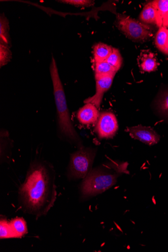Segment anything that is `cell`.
Returning a JSON list of instances; mask_svg holds the SVG:
<instances>
[{
	"label": "cell",
	"instance_id": "1",
	"mask_svg": "<svg viewBox=\"0 0 168 252\" xmlns=\"http://www.w3.org/2000/svg\"><path fill=\"white\" fill-rule=\"evenodd\" d=\"M55 175L52 167L41 162L33 163L19 190L20 208L36 218L46 216L57 199Z\"/></svg>",
	"mask_w": 168,
	"mask_h": 252
},
{
	"label": "cell",
	"instance_id": "2",
	"mask_svg": "<svg viewBox=\"0 0 168 252\" xmlns=\"http://www.w3.org/2000/svg\"><path fill=\"white\" fill-rule=\"evenodd\" d=\"M128 163L112 162L105 167L92 170L84 179L80 188L84 198L101 194L114 186L118 177L128 173Z\"/></svg>",
	"mask_w": 168,
	"mask_h": 252
},
{
	"label": "cell",
	"instance_id": "3",
	"mask_svg": "<svg viewBox=\"0 0 168 252\" xmlns=\"http://www.w3.org/2000/svg\"><path fill=\"white\" fill-rule=\"evenodd\" d=\"M50 73L53 81L54 94L57 109L58 123L62 134L71 142L81 148L82 142L78 133L72 124L67 106L63 86L60 78L56 60L52 57Z\"/></svg>",
	"mask_w": 168,
	"mask_h": 252
},
{
	"label": "cell",
	"instance_id": "4",
	"mask_svg": "<svg viewBox=\"0 0 168 252\" xmlns=\"http://www.w3.org/2000/svg\"><path fill=\"white\" fill-rule=\"evenodd\" d=\"M97 150L83 146L71 154L67 176L69 179H84L92 170Z\"/></svg>",
	"mask_w": 168,
	"mask_h": 252
},
{
	"label": "cell",
	"instance_id": "5",
	"mask_svg": "<svg viewBox=\"0 0 168 252\" xmlns=\"http://www.w3.org/2000/svg\"><path fill=\"white\" fill-rule=\"evenodd\" d=\"M117 26L129 38L136 41H145L153 36L147 25L124 15L118 16Z\"/></svg>",
	"mask_w": 168,
	"mask_h": 252
},
{
	"label": "cell",
	"instance_id": "6",
	"mask_svg": "<svg viewBox=\"0 0 168 252\" xmlns=\"http://www.w3.org/2000/svg\"><path fill=\"white\" fill-rule=\"evenodd\" d=\"M118 129L116 116L111 112L105 111L100 113L95 131L101 139L112 138Z\"/></svg>",
	"mask_w": 168,
	"mask_h": 252
},
{
	"label": "cell",
	"instance_id": "7",
	"mask_svg": "<svg viewBox=\"0 0 168 252\" xmlns=\"http://www.w3.org/2000/svg\"><path fill=\"white\" fill-rule=\"evenodd\" d=\"M128 132L133 139L149 146H153L159 143L160 136L153 128L150 127L138 126L128 127Z\"/></svg>",
	"mask_w": 168,
	"mask_h": 252
},
{
	"label": "cell",
	"instance_id": "8",
	"mask_svg": "<svg viewBox=\"0 0 168 252\" xmlns=\"http://www.w3.org/2000/svg\"><path fill=\"white\" fill-rule=\"evenodd\" d=\"M115 75V74H113L95 79L97 81L96 82V93L94 96L86 99L84 102L86 104L92 103L97 108H100L103 96L111 87Z\"/></svg>",
	"mask_w": 168,
	"mask_h": 252
},
{
	"label": "cell",
	"instance_id": "9",
	"mask_svg": "<svg viewBox=\"0 0 168 252\" xmlns=\"http://www.w3.org/2000/svg\"><path fill=\"white\" fill-rule=\"evenodd\" d=\"M100 113L97 106L92 103H87L77 113V119L82 125H90L97 124Z\"/></svg>",
	"mask_w": 168,
	"mask_h": 252
},
{
	"label": "cell",
	"instance_id": "10",
	"mask_svg": "<svg viewBox=\"0 0 168 252\" xmlns=\"http://www.w3.org/2000/svg\"><path fill=\"white\" fill-rule=\"evenodd\" d=\"M157 11V24L159 28L168 29V0L153 1Z\"/></svg>",
	"mask_w": 168,
	"mask_h": 252
},
{
	"label": "cell",
	"instance_id": "11",
	"mask_svg": "<svg viewBox=\"0 0 168 252\" xmlns=\"http://www.w3.org/2000/svg\"><path fill=\"white\" fill-rule=\"evenodd\" d=\"M155 105L160 116L168 121V89L162 91L158 94Z\"/></svg>",
	"mask_w": 168,
	"mask_h": 252
},
{
	"label": "cell",
	"instance_id": "12",
	"mask_svg": "<svg viewBox=\"0 0 168 252\" xmlns=\"http://www.w3.org/2000/svg\"><path fill=\"white\" fill-rule=\"evenodd\" d=\"M139 20L144 24L156 25L157 11L153 1L148 3L143 7Z\"/></svg>",
	"mask_w": 168,
	"mask_h": 252
},
{
	"label": "cell",
	"instance_id": "13",
	"mask_svg": "<svg viewBox=\"0 0 168 252\" xmlns=\"http://www.w3.org/2000/svg\"><path fill=\"white\" fill-rule=\"evenodd\" d=\"M112 47L103 43H99L94 46L93 53L95 62L106 61L113 51Z\"/></svg>",
	"mask_w": 168,
	"mask_h": 252
},
{
	"label": "cell",
	"instance_id": "14",
	"mask_svg": "<svg viewBox=\"0 0 168 252\" xmlns=\"http://www.w3.org/2000/svg\"><path fill=\"white\" fill-rule=\"evenodd\" d=\"M140 66L144 72L150 73L156 71L158 63L154 54L148 52L141 55Z\"/></svg>",
	"mask_w": 168,
	"mask_h": 252
},
{
	"label": "cell",
	"instance_id": "15",
	"mask_svg": "<svg viewBox=\"0 0 168 252\" xmlns=\"http://www.w3.org/2000/svg\"><path fill=\"white\" fill-rule=\"evenodd\" d=\"M0 44H2L11 48V43L9 34V22L4 15L0 17Z\"/></svg>",
	"mask_w": 168,
	"mask_h": 252
},
{
	"label": "cell",
	"instance_id": "16",
	"mask_svg": "<svg viewBox=\"0 0 168 252\" xmlns=\"http://www.w3.org/2000/svg\"><path fill=\"white\" fill-rule=\"evenodd\" d=\"M116 72L106 61L95 62V79L116 74Z\"/></svg>",
	"mask_w": 168,
	"mask_h": 252
},
{
	"label": "cell",
	"instance_id": "17",
	"mask_svg": "<svg viewBox=\"0 0 168 252\" xmlns=\"http://www.w3.org/2000/svg\"><path fill=\"white\" fill-rule=\"evenodd\" d=\"M9 223L15 237H21L28 233L27 223L22 218L14 219Z\"/></svg>",
	"mask_w": 168,
	"mask_h": 252
},
{
	"label": "cell",
	"instance_id": "18",
	"mask_svg": "<svg viewBox=\"0 0 168 252\" xmlns=\"http://www.w3.org/2000/svg\"><path fill=\"white\" fill-rule=\"evenodd\" d=\"M168 38V29L160 28L157 33L155 43L157 48L163 53L167 55V41Z\"/></svg>",
	"mask_w": 168,
	"mask_h": 252
},
{
	"label": "cell",
	"instance_id": "19",
	"mask_svg": "<svg viewBox=\"0 0 168 252\" xmlns=\"http://www.w3.org/2000/svg\"><path fill=\"white\" fill-rule=\"evenodd\" d=\"M106 61L116 72L121 68L123 62L121 53L115 48H113L112 52Z\"/></svg>",
	"mask_w": 168,
	"mask_h": 252
},
{
	"label": "cell",
	"instance_id": "20",
	"mask_svg": "<svg viewBox=\"0 0 168 252\" xmlns=\"http://www.w3.org/2000/svg\"><path fill=\"white\" fill-rule=\"evenodd\" d=\"M15 237L10 223L5 219H1L0 223V238L5 239Z\"/></svg>",
	"mask_w": 168,
	"mask_h": 252
},
{
	"label": "cell",
	"instance_id": "21",
	"mask_svg": "<svg viewBox=\"0 0 168 252\" xmlns=\"http://www.w3.org/2000/svg\"><path fill=\"white\" fill-rule=\"evenodd\" d=\"M12 58V53L10 48L0 44V65L1 67L7 64Z\"/></svg>",
	"mask_w": 168,
	"mask_h": 252
},
{
	"label": "cell",
	"instance_id": "22",
	"mask_svg": "<svg viewBox=\"0 0 168 252\" xmlns=\"http://www.w3.org/2000/svg\"><path fill=\"white\" fill-rule=\"evenodd\" d=\"M59 2L80 7H89L94 3L93 1L88 0H63Z\"/></svg>",
	"mask_w": 168,
	"mask_h": 252
},
{
	"label": "cell",
	"instance_id": "23",
	"mask_svg": "<svg viewBox=\"0 0 168 252\" xmlns=\"http://www.w3.org/2000/svg\"><path fill=\"white\" fill-rule=\"evenodd\" d=\"M167 55H168V41H167Z\"/></svg>",
	"mask_w": 168,
	"mask_h": 252
}]
</instances>
